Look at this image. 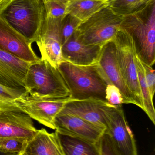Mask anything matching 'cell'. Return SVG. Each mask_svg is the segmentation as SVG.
Instances as JSON below:
<instances>
[{
  "mask_svg": "<svg viewBox=\"0 0 155 155\" xmlns=\"http://www.w3.org/2000/svg\"><path fill=\"white\" fill-rule=\"evenodd\" d=\"M57 68L69 88L71 100L95 99L107 103L108 82L97 63L81 66L63 61Z\"/></svg>",
  "mask_w": 155,
  "mask_h": 155,
  "instance_id": "cell-1",
  "label": "cell"
},
{
  "mask_svg": "<svg viewBox=\"0 0 155 155\" xmlns=\"http://www.w3.org/2000/svg\"><path fill=\"white\" fill-rule=\"evenodd\" d=\"M0 16L32 44L46 22L43 0H12Z\"/></svg>",
  "mask_w": 155,
  "mask_h": 155,
  "instance_id": "cell-2",
  "label": "cell"
},
{
  "mask_svg": "<svg viewBox=\"0 0 155 155\" xmlns=\"http://www.w3.org/2000/svg\"><path fill=\"white\" fill-rule=\"evenodd\" d=\"M24 85L29 95L34 98H70L69 88L57 67L41 58L30 64Z\"/></svg>",
  "mask_w": 155,
  "mask_h": 155,
  "instance_id": "cell-3",
  "label": "cell"
},
{
  "mask_svg": "<svg viewBox=\"0 0 155 155\" xmlns=\"http://www.w3.org/2000/svg\"><path fill=\"white\" fill-rule=\"evenodd\" d=\"M120 28L132 37L140 61L153 66L155 62V2L137 12L123 16Z\"/></svg>",
  "mask_w": 155,
  "mask_h": 155,
  "instance_id": "cell-4",
  "label": "cell"
},
{
  "mask_svg": "<svg viewBox=\"0 0 155 155\" xmlns=\"http://www.w3.org/2000/svg\"><path fill=\"white\" fill-rule=\"evenodd\" d=\"M123 17L106 6L82 22L76 31L77 37L84 44L103 46L115 37Z\"/></svg>",
  "mask_w": 155,
  "mask_h": 155,
  "instance_id": "cell-5",
  "label": "cell"
},
{
  "mask_svg": "<svg viewBox=\"0 0 155 155\" xmlns=\"http://www.w3.org/2000/svg\"><path fill=\"white\" fill-rule=\"evenodd\" d=\"M117 64L127 87L133 95L136 106L144 110L143 103L139 85L134 58L136 52L132 37L120 28L114 38Z\"/></svg>",
  "mask_w": 155,
  "mask_h": 155,
  "instance_id": "cell-6",
  "label": "cell"
},
{
  "mask_svg": "<svg viewBox=\"0 0 155 155\" xmlns=\"http://www.w3.org/2000/svg\"><path fill=\"white\" fill-rule=\"evenodd\" d=\"M104 115L107 125L105 133L110 136L118 155H138L136 142L122 105L108 104L105 108Z\"/></svg>",
  "mask_w": 155,
  "mask_h": 155,
  "instance_id": "cell-7",
  "label": "cell"
},
{
  "mask_svg": "<svg viewBox=\"0 0 155 155\" xmlns=\"http://www.w3.org/2000/svg\"><path fill=\"white\" fill-rule=\"evenodd\" d=\"M70 98L62 99H40L29 95L15 101V105L40 124L55 130L54 120L57 114L63 109Z\"/></svg>",
  "mask_w": 155,
  "mask_h": 155,
  "instance_id": "cell-8",
  "label": "cell"
},
{
  "mask_svg": "<svg viewBox=\"0 0 155 155\" xmlns=\"http://www.w3.org/2000/svg\"><path fill=\"white\" fill-rule=\"evenodd\" d=\"M97 64L108 84L113 85L120 90L123 104L136 105L135 98L126 84L117 64L113 40L103 45Z\"/></svg>",
  "mask_w": 155,
  "mask_h": 155,
  "instance_id": "cell-9",
  "label": "cell"
},
{
  "mask_svg": "<svg viewBox=\"0 0 155 155\" xmlns=\"http://www.w3.org/2000/svg\"><path fill=\"white\" fill-rule=\"evenodd\" d=\"M56 132L93 143L99 142L106 129L61 110L54 120Z\"/></svg>",
  "mask_w": 155,
  "mask_h": 155,
  "instance_id": "cell-10",
  "label": "cell"
},
{
  "mask_svg": "<svg viewBox=\"0 0 155 155\" xmlns=\"http://www.w3.org/2000/svg\"><path fill=\"white\" fill-rule=\"evenodd\" d=\"M37 132L32 119L20 109L0 110V138H24L30 141Z\"/></svg>",
  "mask_w": 155,
  "mask_h": 155,
  "instance_id": "cell-11",
  "label": "cell"
},
{
  "mask_svg": "<svg viewBox=\"0 0 155 155\" xmlns=\"http://www.w3.org/2000/svg\"><path fill=\"white\" fill-rule=\"evenodd\" d=\"M0 50L29 63L40 60L32 44L0 16Z\"/></svg>",
  "mask_w": 155,
  "mask_h": 155,
  "instance_id": "cell-12",
  "label": "cell"
},
{
  "mask_svg": "<svg viewBox=\"0 0 155 155\" xmlns=\"http://www.w3.org/2000/svg\"><path fill=\"white\" fill-rule=\"evenodd\" d=\"M61 21L46 19V24L38 35L35 43L41 59L46 60L56 67L63 61L60 27Z\"/></svg>",
  "mask_w": 155,
  "mask_h": 155,
  "instance_id": "cell-13",
  "label": "cell"
},
{
  "mask_svg": "<svg viewBox=\"0 0 155 155\" xmlns=\"http://www.w3.org/2000/svg\"><path fill=\"white\" fill-rule=\"evenodd\" d=\"M102 46L87 45L80 41L76 32L62 46L63 61L75 65L86 66L97 63Z\"/></svg>",
  "mask_w": 155,
  "mask_h": 155,
  "instance_id": "cell-14",
  "label": "cell"
},
{
  "mask_svg": "<svg viewBox=\"0 0 155 155\" xmlns=\"http://www.w3.org/2000/svg\"><path fill=\"white\" fill-rule=\"evenodd\" d=\"M31 63L0 50V84L13 88H25Z\"/></svg>",
  "mask_w": 155,
  "mask_h": 155,
  "instance_id": "cell-15",
  "label": "cell"
},
{
  "mask_svg": "<svg viewBox=\"0 0 155 155\" xmlns=\"http://www.w3.org/2000/svg\"><path fill=\"white\" fill-rule=\"evenodd\" d=\"M108 104L106 102L95 99L71 100L65 104L62 110L106 129L104 109Z\"/></svg>",
  "mask_w": 155,
  "mask_h": 155,
  "instance_id": "cell-16",
  "label": "cell"
},
{
  "mask_svg": "<svg viewBox=\"0 0 155 155\" xmlns=\"http://www.w3.org/2000/svg\"><path fill=\"white\" fill-rule=\"evenodd\" d=\"M22 155L64 154L56 132L50 133L42 128L28 142Z\"/></svg>",
  "mask_w": 155,
  "mask_h": 155,
  "instance_id": "cell-17",
  "label": "cell"
},
{
  "mask_svg": "<svg viewBox=\"0 0 155 155\" xmlns=\"http://www.w3.org/2000/svg\"><path fill=\"white\" fill-rule=\"evenodd\" d=\"M56 133L64 155H100L98 143Z\"/></svg>",
  "mask_w": 155,
  "mask_h": 155,
  "instance_id": "cell-18",
  "label": "cell"
},
{
  "mask_svg": "<svg viewBox=\"0 0 155 155\" xmlns=\"http://www.w3.org/2000/svg\"><path fill=\"white\" fill-rule=\"evenodd\" d=\"M106 6V1L76 0L68 2L66 12L83 22Z\"/></svg>",
  "mask_w": 155,
  "mask_h": 155,
  "instance_id": "cell-19",
  "label": "cell"
},
{
  "mask_svg": "<svg viewBox=\"0 0 155 155\" xmlns=\"http://www.w3.org/2000/svg\"><path fill=\"white\" fill-rule=\"evenodd\" d=\"M106 2L107 6L123 17L143 10L155 0H106Z\"/></svg>",
  "mask_w": 155,
  "mask_h": 155,
  "instance_id": "cell-20",
  "label": "cell"
},
{
  "mask_svg": "<svg viewBox=\"0 0 155 155\" xmlns=\"http://www.w3.org/2000/svg\"><path fill=\"white\" fill-rule=\"evenodd\" d=\"M136 65L139 85L141 88L143 103L144 110L149 119L155 124V110L153 104V98L150 94L145 78L144 71L142 62L136 54L134 58Z\"/></svg>",
  "mask_w": 155,
  "mask_h": 155,
  "instance_id": "cell-21",
  "label": "cell"
},
{
  "mask_svg": "<svg viewBox=\"0 0 155 155\" xmlns=\"http://www.w3.org/2000/svg\"><path fill=\"white\" fill-rule=\"evenodd\" d=\"M29 94L25 88H13L0 84V110L19 109L15 105V101Z\"/></svg>",
  "mask_w": 155,
  "mask_h": 155,
  "instance_id": "cell-22",
  "label": "cell"
},
{
  "mask_svg": "<svg viewBox=\"0 0 155 155\" xmlns=\"http://www.w3.org/2000/svg\"><path fill=\"white\" fill-rule=\"evenodd\" d=\"M45 5L46 19L62 21L67 14V0H43Z\"/></svg>",
  "mask_w": 155,
  "mask_h": 155,
  "instance_id": "cell-23",
  "label": "cell"
},
{
  "mask_svg": "<svg viewBox=\"0 0 155 155\" xmlns=\"http://www.w3.org/2000/svg\"><path fill=\"white\" fill-rule=\"evenodd\" d=\"M82 22L69 14L64 16L60 24V38L62 45L76 31Z\"/></svg>",
  "mask_w": 155,
  "mask_h": 155,
  "instance_id": "cell-24",
  "label": "cell"
},
{
  "mask_svg": "<svg viewBox=\"0 0 155 155\" xmlns=\"http://www.w3.org/2000/svg\"><path fill=\"white\" fill-rule=\"evenodd\" d=\"M29 141L24 138H0V151L22 155Z\"/></svg>",
  "mask_w": 155,
  "mask_h": 155,
  "instance_id": "cell-25",
  "label": "cell"
},
{
  "mask_svg": "<svg viewBox=\"0 0 155 155\" xmlns=\"http://www.w3.org/2000/svg\"><path fill=\"white\" fill-rule=\"evenodd\" d=\"M106 102L112 106H117L123 104V100L120 90L113 84H108L106 90Z\"/></svg>",
  "mask_w": 155,
  "mask_h": 155,
  "instance_id": "cell-26",
  "label": "cell"
},
{
  "mask_svg": "<svg viewBox=\"0 0 155 155\" xmlns=\"http://www.w3.org/2000/svg\"><path fill=\"white\" fill-rule=\"evenodd\" d=\"M100 155H118L110 136L104 133L98 142Z\"/></svg>",
  "mask_w": 155,
  "mask_h": 155,
  "instance_id": "cell-27",
  "label": "cell"
},
{
  "mask_svg": "<svg viewBox=\"0 0 155 155\" xmlns=\"http://www.w3.org/2000/svg\"><path fill=\"white\" fill-rule=\"evenodd\" d=\"M142 62V61H141ZM144 71L145 78L148 86L150 94L153 98L155 91V74L154 69L153 66H149L148 64L142 62Z\"/></svg>",
  "mask_w": 155,
  "mask_h": 155,
  "instance_id": "cell-28",
  "label": "cell"
},
{
  "mask_svg": "<svg viewBox=\"0 0 155 155\" xmlns=\"http://www.w3.org/2000/svg\"><path fill=\"white\" fill-rule=\"evenodd\" d=\"M12 0H0V13L11 2Z\"/></svg>",
  "mask_w": 155,
  "mask_h": 155,
  "instance_id": "cell-29",
  "label": "cell"
},
{
  "mask_svg": "<svg viewBox=\"0 0 155 155\" xmlns=\"http://www.w3.org/2000/svg\"><path fill=\"white\" fill-rule=\"evenodd\" d=\"M20 154L16 153H5L0 151V155H20Z\"/></svg>",
  "mask_w": 155,
  "mask_h": 155,
  "instance_id": "cell-30",
  "label": "cell"
},
{
  "mask_svg": "<svg viewBox=\"0 0 155 155\" xmlns=\"http://www.w3.org/2000/svg\"><path fill=\"white\" fill-rule=\"evenodd\" d=\"M68 2H70V1H76V0H67Z\"/></svg>",
  "mask_w": 155,
  "mask_h": 155,
  "instance_id": "cell-31",
  "label": "cell"
},
{
  "mask_svg": "<svg viewBox=\"0 0 155 155\" xmlns=\"http://www.w3.org/2000/svg\"><path fill=\"white\" fill-rule=\"evenodd\" d=\"M99 1H106V0H99Z\"/></svg>",
  "mask_w": 155,
  "mask_h": 155,
  "instance_id": "cell-32",
  "label": "cell"
},
{
  "mask_svg": "<svg viewBox=\"0 0 155 155\" xmlns=\"http://www.w3.org/2000/svg\"></svg>",
  "mask_w": 155,
  "mask_h": 155,
  "instance_id": "cell-33",
  "label": "cell"
}]
</instances>
